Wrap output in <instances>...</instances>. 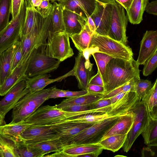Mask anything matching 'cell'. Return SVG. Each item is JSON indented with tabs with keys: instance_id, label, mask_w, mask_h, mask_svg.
Wrapping results in <instances>:
<instances>
[{
	"instance_id": "obj_1",
	"label": "cell",
	"mask_w": 157,
	"mask_h": 157,
	"mask_svg": "<svg viewBox=\"0 0 157 157\" xmlns=\"http://www.w3.org/2000/svg\"><path fill=\"white\" fill-rule=\"evenodd\" d=\"M139 66L134 59L129 61L111 59L106 66L104 74L101 76L105 89L104 94L132 79H140Z\"/></svg>"
},
{
	"instance_id": "obj_2",
	"label": "cell",
	"mask_w": 157,
	"mask_h": 157,
	"mask_svg": "<svg viewBox=\"0 0 157 157\" xmlns=\"http://www.w3.org/2000/svg\"><path fill=\"white\" fill-rule=\"evenodd\" d=\"M85 51L90 56L92 52H97L113 58L128 61L133 59V54L130 47L107 35H101L95 32L92 35L88 48Z\"/></svg>"
},
{
	"instance_id": "obj_3",
	"label": "cell",
	"mask_w": 157,
	"mask_h": 157,
	"mask_svg": "<svg viewBox=\"0 0 157 157\" xmlns=\"http://www.w3.org/2000/svg\"><path fill=\"white\" fill-rule=\"evenodd\" d=\"M55 86L46 89L29 92L17 102L12 109V120L10 124L24 120L29 116L46 100L56 88Z\"/></svg>"
},
{
	"instance_id": "obj_4",
	"label": "cell",
	"mask_w": 157,
	"mask_h": 157,
	"mask_svg": "<svg viewBox=\"0 0 157 157\" xmlns=\"http://www.w3.org/2000/svg\"><path fill=\"white\" fill-rule=\"evenodd\" d=\"M92 113V110L72 112L57 108L56 105H44L39 108L24 120L27 122L39 125H50L69 118Z\"/></svg>"
},
{
	"instance_id": "obj_5",
	"label": "cell",
	"mask_w": 157,
	"mask_h": 157,
	"mask_svg": "<svg viewBox=\"0 0 157 157\" xmlns=\"http://www.w3.org/2000/svg\"><path fill=\"white\" fill-rule=\"evenodd\" d=\"M46 44L35 48L32 52L25 73L26 78L49 74L56 70L61 62L47 56L45 50Z\"/></svg>"
},
{
	"instance_id": "obj_6",
	"label": "cell",
	"mask_w": 157,
	"mask_h": 157,
	"mask_svg": "<svg viewBox=\"0 0 157 157\" xmlns=\"http://www.w3.org/2000/svg\"><path fill=\"white\" fill-rule=\"evenodd\" d=\"M130 112L107 118L94 123L71 139L66 146L96 144L101 140L105 133L120 117Z\"/></svg>"
},
{
	"instance_id": "obj_7",
	"label": "cell",
	"mask_w": 157,
	"mask_h": 157,
	"mask_svg": "<svg viewBox=\"0 0 157 157\" xmlns=\"http://www.w3.org/2000/svg\"><path fill=\"white\" fill-rule=\"evenodd\" d=\"M52 12L44 18L42 23L28 34L20 37L22 59L29 60L32 52L42 44H46L51 24Z\"/></svg>"
},
{
	"instance_id": "obj_8",
	"label": "cell",
	"mask_w": 157,
	"mask_h": 157,
	"mask_svg": "<svg viewBox=\"0 0 157 157\" xmlns=\"http://www.w3.org/2000/svg\"><path fill=\"white\" fill-rule=\"evenodd\" d=\"M70 36L65 31H49L45 48L46 55L61 62L72 56L74 53L71 47Z\"/></svg>"
},
{
	"instance_id": "obj_9",
	"label": "cell",
	"mask_w": 157,
	"mask_h": 157,
	"mask_svg": "<svg viewBox=\"0 0 157 157\" xmlns=\"http://www.w3.org/2000/svg\"><path fill=\"white\" fill-rule=\"evenodd\" d=\"M26 11V0L23 1L18 15L11 20L0 32V53L6 50L19 41Z\"/></svg>"
},
{
	"instance_id": "obj_10",
	"label": "cell",
	"mask_w": 157,
	"mask_h": 157,
	"mask_svg": "<svg viewBox=\"0 0 157 157\" xmlns=\"http://www.w3.org/2000/svg\"><path fill=\"white\" fill-rule=\"evenodd\" d=\"M112 9L110 27L107 36L127 45L126 27L128 20L124 8L115 0H111Z\"/></svg>"
},
{
	"instance_id": "obj_11",
	"label": "cell",
	"mask_w": 157,
	"mask_h": 157,
	"mask_svg": "<svg viewBox=\"0 0 157 157\" xmlns=\"http://www.w3.org/2000/svg\"><path fill=\"white\" fill-rule=\"evenodd\" d=\"M132 111L134 116L133 123L123 147L126 152L129 151L136 139L144 130L148 122L147 114L143 99L139 101Z\"/></svg>"
},
{
	"instance_id": "obj_12",
	"label": "cell",
	"mask_w": 157,
	"mask_h": 157,
	"mask_svg": "<svg viewBox=\"0 0 157 157\" xmlns=\"http://www.w3.org/2000/svg\"><path fill=\"white\" fill-rule=\"evenodd\" d=\"M111 0H97L95 8L90 15L95 26V32L107 35L109 31L111 16Z\"/></svg>"
},
{
	"instance_id": "obj_13",
	"label": "cell",
	"mask_w": 157,
	"mask_h": 157,
	"mask_svg": "<svg viewBox=\"0 0 157 157\" xmlns=\"http://www.w3.org/2000/svg\"><path fill=\"white\" fill-rule=\"evenodd\" d=\"M26 144L49 140L58 139L59 136L50 125L32 124L20 135Z\"/></svg>"
},
{
	"instance_id": "obj_14",
	"label": "cell",
	"mask_w": 157,
	"mask_h": 157,
	"mask_svg": "<svg viewBox=\"0 0 157 157\" xmlns=\"http://www.w3.org/2000/svg\"><path fill=\"white\" fill-rule=\"evenodd\" d=\"M89 57L85 56L82 52H79L75 58L73 67L74 76L78 81V87L82 90H86L89 80L92 77L93 64Z\"/></svg>"
},
{
	"instance_id": "obj_15",
	"label": "cell",
	"mask_w": 157,
	"mask_h": 157,
	"mask_svg": "<svg viewBox=\"0 0 157 157\" xmlns=\"http://www.w3.org/2000/svg\"><path fill=\"white\" fill-rule=\"evenodd\" d=\"M30 92L23 80L13 86L0 101V115L4 119L6 114L17 104L19 101Z\"/></svg>"
},
{
	"instance_id": "obj_16",
	"label": "cell",
	"mask_w": 157,
	"mask_h": 157,
	"mask_svg": "<svg viewBox=\"0 0 157 157\" xmlns=\"http://www.w3.org/2000/svg\"><path fill=\"white\" fill-rule=\"evenodd\" d=\"M94 123L63 122L50 125L59 136L58 140L64 147L71 139Z\"/></svg>"
},
{
	"instance_id": "obj_17",
	"label": "cell",
	"mask_w": 157,
	"mask_h": 157,
	"mask_svg": "<svg viewBox=\"0 0 157 157\" xmlns=\"http://www.w3.org/2000/svg\"><path fill=\"white\" fill-rule=\"evenodd\" d=\"M157 51V31L147 30L140 42V49L136 60L139 65L145 62Z\"/></svg>"
},
{
	"instance_id": "obj_18",
	"label": "cell",
	"mask_w": 157,
	"mask_h": 157,
	"mask_svg": "<svg viewBox=\"0 0 157 157\" xmlns=\"http://www.w3.org/2000/svg\"><path fill=\"white\" fill-rule=\"evenodd\" d=\"M63 9H66L87 19L93 12L97 0H63L58 2Z\"/></svg>"
},
{
	"instance_id": "obj_19",
	"label": "cell",
	"mask_w": 157,
	"mask_h": 157,
	"mask_svg": "<svg viewBox=\"0 0 157 157\" xmlns=\"http://www.w3.org/2000/svg\"><path fill=\"white\" fill-rule=\"evenodd\" d=\"M74 76V72L73 68L65 74L55 78H50L51 76L49 73L27 78L25 81L26 86L30 92H33L42 90L52 83L61 82L68 77Z\"/></svg>"
},
{
	"instance_id": "obj_20",
	"label": "cell",
	"mask_w": 157,
	"mask_h": 157,
	"mask_svg": "<svg viewBox=\"0 0 157 157\" xmlns=\"http://www.w3.org/2000/svg\"><path fill=\"white\" fill-rule=\"evenodd\" d=\"M63 13L65 32L70 37L80 33L86 25L87 19L66 9H63Z\"/></svg>"
},
{
	"instance_id": "obj_21",
	"label": "cell",
	"mask_w": 157,
	"mask_h": 157,
	"mask_svg": "<svg viewBox=\"0 0 157 157\" xmlns=\"http://www.w3.org/2000/svg\"><path fill=\"white\" fill-rule=\"evenodd\" d=\"M20 44V41H18L8 49L0 53V86L11 73L13 59Z\"/></svg>"
},
{
	"instance_id": "obj_22",
	"label": "cell",
	"mask_w": 157,
	"mask_h": 157,
	"mask_svg": "<svg viewBox=\"0 0 157 157\" xmlns=\"http://www.w3.org/2000/svg\"><path fill=\"white\" fill-rule=\"evenodd\" d=\"M43 19L33 6L31 0H26L25 18L21 28L20 36L30 32L42 23Z\"/></svg>"
},
{
	"instance_id": "obj_23",
	"label": "cell",
	"mask_w": 157,
	"mask_h": 157,
	"mask_svg": "<svg viewBox=\"0 0 157 157\" xmlns=\"http://www.w3.org/2000/svg\"><path fill=\"white\" fill-rule=\"evenodd\" d=\"M29 60H24L11 72L3 83L0 86V96H4L13 86L26 78L25 76Z\"/></svg>"
},
{
	"instance_id": "obj_24",
	"label": "cell",
	"mask_w": 157,
	"mask_h": 157,
	"mask_svg": "<svg viewBox=\"0 0 157 157\" xmlns=\"http://www.w3.org/2000/svg\"><path fill=\"white\" fill-rule=\"evenodd\" d=\"M103 149L97 144H77L66 146L60 152L63 157H77L88 153H94L98 156Z\"/></svg>"
},
{
	"instance_id": "obj_25",
	"label": "cell",
	"mask_w": 157,
	"mask_h": 157,
	"mask_svg": "<svg viewBox=\"0 0 157 157\" xmlns=\"http://www.w3.org/2000/svg\"><path fill=\"white\" fill-rule=\"evenodd\" d=\"M134 118V114L132 110L129 113L121 116L105 133L101 140L111 136L127 134L132 127Z\"/></svg>"
},
{
	"instance_id": "obj_26",
	"label": "cell",
	"mask_w": 157,
	"mask_h": 157,
	"mask_svg": "<svg viewBox=\"0 0 157 157\" xmlns=\"http://www.w3.org/2000/svg\"><path fill=\"white\" fill-rule=\"evenodd\" d=\"M149 0H133L126 11L128 21L132 24H140L143 20V13Z\"/></svg>"
},
{
	"instance_id": "obj_27",
	"label": "cell",
	"mask_w": 157,
	"mask_h": 157,
	"mask_svg": "<svg viewBox=\"0 0 157 157\" xmlns=\"http://www.w3.org/2000/svg\"><path fill=\"white\" fill-rule=\"evenodd\" d=\"M145 104V103H144ZM148 115V122L145 128L141 134L144 143L149 146L157 145V118H154L150 115L145 105Z\"/></svg>"
},
{
	"instance_id": "obj_28",
	"label": "cell",
	"mask_w": 157,
	"mask_h": 157,
	"mask_svg": "<svg viewBox=\"0 0 157 157\" xmlns=\"http://www.w3.org/2000/svg\"><path fill=\"white\" fill-rule=\"evenodd\" d=\"M103 94L88 93L86 94L75 97L69 98L63 100L59 104L56 105V107L61 109L64 107L73 105H89L102 98Z\"/></svg>"
},
{
	"instance_id": "obj_29",
	"label": "cell",
	"mask_w": 157,
	"mask_h": 157,
	"mask_svg": "<svg viewBox=\"0 0 157 157\" xmlns=\"http://www.w3.org/2000/svg\"><path fill=\"white\" fill-rule=\"evenodd\" d=\"M32 124L24 120L12 124H5L0 126V133L10 136L18 141L21 140L20 138L21 134Z\"/></svg>"
},
{
	"instance_id": "obj_30",
	"label": "cell",
	"mask_w": 157,
	"mask_h": 157,
	"mask_svg": "<svg viewBox=\"0 0 157 157\" xmlns=\"http://www.w3.org/2000/svg\"><path fill=\"white\" fill-rule=\"evenodd\" d=\"M127 134L111 136L101 140L96 144L103 149L113 152L118 151L123 146Z\"/></svg>"
},
{
	"instance_id": "obj_31",
	"label": "cell",
	"mask_w": 157,
	"mask_h": 157,
	"mask_svg": "<svg viewBox=\"0 0 157 157\" xmlns=\"http://www.w3.org/2000/svg\"><path fill=\"white\" fill-rule=\"evenodd\" d=\"M52 3L53 9L49 31L52 32L65 31L63 9L56 1Z\"/></svg>"
},
{
	"instance_id": "obj_32",
	"label": "cell",
	"mask_w": 157,
	"mask_h": 157,
	"mask_svg": "<svg viewBox=\"0 0 157 157\" xmlns=\"http://www.w3.org/2000/svg\"><path fill=\"white\" fill-rule=\"evenodd\" d=\"M93 33L86 23L80 33L72 35L70 37L79 52H82L88 48Z\"/></svg>"
},
{
	"instance_id": "obj_33",
	"label": "cell",
	"mask_w": 157,
	"mask_h": 157,
	"mask_svg": "<svg viewBox=\"0 0 157 157\" xmlns=\"http://www.w3.org/2000/svg\"><path fill=\"white\" fill-rule=\"evenodd\" d=\"M27 144L36 149L42 157L51 152L60 151L63 148L58 139L44 140Z\"/></svg>"
},
{
	"instance_id": "obj_34",
	"label": "cell",
	"mask_w": 157,
	"mask_h": 157,
	"mask_svg": "<svg viewBox=\"0 0 157 157\" xmlns=\"http://www.w3.org/2000/svg\"><path fill=\"white\" fill-rule=\"evenodd\" d=\"M150 115L157 118V79L151 84L145 97L143 99Z\"/></svg>"
},
{
	"instance_id": "obj_35",
	"label": "cell",
	"mask_w": 157,
	"mask_h": 157,
	"mask_svg": "<svg viewBox=\"0 0 157 157\" xmlns=\"http://www.w3.org/2000/svg\"><path fill=\"white\" fill-rule=\"evenodd\" d=\"M17 141L10 136L0 133V148L2 157H15L14 149Z\"/></svg>"
},
{
	"instance_id": "obj_36",
	"label": "cell",
	"mask_w": 157,
	"mask_h": 157,
	"mask_svg": "<svg viewBox=\"0 0 157 157\" xmlns=\"http://www.w3.org/2000/svg\"><path fill=\"white\" fill-rule=\"evenodd\" d=\"M14 153L15 157H42L36 149L29 145L22 140L17 141Z\"/></svg>"
},
{
	"instance_id": "obj_37",
	"label": "cell",
	"mask_w": 157,
	"mask_h": 157,
	"mask_svg": "<svg viewBox=\"0 0 157 157\" xmlns=\"http://www.w3.org/2000/svg\"><path fill=\"white\" fill-rule=\"evenodd\" d=\"M11 0H0V32L9 22L11 11Z\"/></svg>"
},
{
	"instance_id": "obj_38",
	"label": "cell",
	"mask_w": 157,
	"mask_h": 157,
	"mask_svg": "<svg viewBox=\"0 0 157 157\" xmlns=\"http://www.w3.org/2000/svg\"><path fill=\"white\" fill-rule=\"evenodd\" d=\"M93 56L98 67V71L102 76L105 73L106 66L109 61L113 58L105 53L95 52L91 55Z\"/></svg>"
},
{
	"instance_id": "obj_39",
	"label": "cell",
	"mask_w": 157,
	"mask_h": 157,
	"mask_svg": "<svg viewBox=\"0 0 157 157\" xmlns=\"http://www.w3.org/2000/svg\"><path fill=\"white\" fill-rule=\"evenodd\" d=\"M140 79L136 78L131 79L125 84L103 95L102 98H110L121 93L130 91L134 92L135 83Z\"/></svg>"
},
{
	"instance_id": "obj_40",
	"label": "cell",
	"mask_w": 157,
	"mask_h": 157,
	"mask_svg": "<svg viewBox=\"0 0 157 157\" xmlns=\"http://www.w3.org/2000/svg\"><path fill=\"white\" fill-rule=\"evenodd\" d=\"M152 83L148 80L141 79L136 81L134 85V92L140 100L146 96L150 88Z\"/></svg>"
},
{
	"instance_id": "obj_41",
	"label": "cell",
	"mask_w": 157,
	"mask_h": 157,
	"mask_svg": "<svg viewBox=\"0 0 157 157\" xmlns=\"http://www.w3.org/2000/svg\"><path fill=\"white\" fill-rule=\"evenodd\" d=\"M157 67V51L149 58L144 64L143 74L144 76L151 75Z\"/></svg>"
},
{
	"instance_id": "obj_42",
	"label": "cell",
	"mask_w": 157,
	"mask_h": 157,
	"mask_svg": "<svg viewBox=\"0 0 157 157\" xmlns=\"http://www.w3.org/2000/svg\"><path fill=\"white\" fill-rule=\"evenodd\" d=\"M53 5L48 0H43L40 6L36 8L37 11L44 18L48 17L52 12Z\"/></svg>"
},
{
	"instance_id": "obj_43",
	"label": "cell",
	"mask_w": 157,
	"mask_h": 157,
	"mask_svg": "<svg viewBox=\"0 0 157 157\" xmlns=\"http://www.w3.org/2000/svg\"><path fill=\"white\" fill-rule=\"evenodd\" d=\"M89 105H73L64 107L60 109L63 111L72 112H79L90 110Z\"/></svg>"
},
{
	"instance_id": "obj_44",
	"label": "cell",
	"mask_w": 157,
	"mask_h": 157,
	"mask_svg": "<svg viewBox=\"0 0 157 157\" xmlns=\"http://www.w3.org/2000/svg\"><path fill=\"white\" fill-rule=\"evenodd\" d=\"M111 104L109 98H101L89 105L90 110L101 108Z\"/></svg>"
},
{
	"instance_id": "obj_45",
	"label": "cell",
	"mask_w": 157,
	"mask_h": 157,
	"mask_svg": "<svg viewBox=\"0 0 157 157\" xmlns=\"http://www.w3.org/2000/svg\"><path fill=\"white\" fill-rule=\"evenodd\" d=\"M24 0H11L12 19L14 20L18 15L21 4Z\"/></svg>"
},
{
	"instance_id": "obj_46",
	"label": "cell",
	"mask_w": 157,
	"mask_h": 157,
	"mask_svg": "<svg viewBox=\"0 0 157 157\" xmlns=\"http://www.w3.org/2000/svg\"><path fill=\"white\" fill-rule=\"evenodd\" d=\"M22 54L21 43L16 52L12 61L11 72L21 63L22 59Z\"/></svg>"
},
{
	"instance_id": "obj_47",
	"label": "cell",
	"mask_w": 157,
	"mask_h": 157,
	"mask_svg": "<svg viewBox=\"0 0 157 157\" xmlns=\"http://www.w3.org/2000/svg\"><path fill=\"white\" fill-rule=\"evenodd\" d=\"M87 90L89 93L103 95L105 92L104 86L94 85H88Z\"/></svg>"
},
{
	"instance_id": "obj_48",
	"label": "cell",
	"mask_w": 157,
	"mask_h": 157,
	"mask_svg": "<svg viewBox=\"0 0 157 157\" xmlns=\"http://www.w3.org/2000/svg\"><path fill=\"white\" fill-rule=\"evenodd\" d=\"M145 11L148 13L154 15H157V0H154L148 2L145 9Z\"/></svg>"
},
{
	"instance_id": "obj_49",
	"label": "cell",
	"mask_w": 157,
	"mask_h": 157,
	"mask_svg": "<svg viewBox=\"0 0 157 157\" xmlns=\"http://www.w3.org/2000/svg\"><path fill=\"white\" fill-rule=\"evenodd\" d=\"M88 85H94L104 86L101 75L98 71L95 75L92 76L89 82Z\"/></svg>"
},
{
	"instance_id": "obj_50",
	"label": "cell",
	"mask_w": 157,
	"mask_h": 157,
	"mask_svg": "<svg viewBox=\"0 0 157 157\" xmlns=\"http://www.w3.org/2000/svg\"><path fill=\"white\" fill-rule=\"evenodd\" d=\"M88 93V91L86 90H82L78 91H72L64 90L65 97L67 98L79 97L86 94Z\"/></svg>"
},
{
	"instance_id": "obj_51",
	"label": "cell",
	"mask_w": 157,
	"mask_h": 157,
	"mask_svg": "<svg viewBox=\"0 0 157 157\" xmlns=\"http://www.w3.org/2000/svg\"><path fill=\"white\" fill-rule=\"evenodd\" d=\"M65 97L64 90L55 88L49 97V99Z\"/></svg>"
},
{
	"instance_id": "obj_52",
	"label": "cell",
	"mask_w": 157,
	"mask_h": 157,
	"mask_svg": "<svg viewBox=\"0 0 157 157\" xmlns=\"http://www.w3.org/2000/svg\"><path fill=\"white\" fill-rule=\"evenodd\" d=\"M127 11L130 6L133 0H115Z\"/></svg>"
},
{
	"instance_id": "obj_53",
	"label": "cell",
	"mask_w": 157,
	"mask_h": 157,
	"mask_svg": "<svg viewBox=\"0 0 157 157\" xmlns=\"http://www.w3.org/2000/svg\"><path fill=\"white\" fill-rule=\"evenodd\" d=\"M87 24L91 32L94 33L95 31V26L94 22L90 16L87 17Z\"/></svg>"
},
{
	"instance_id": "obj_54",
	"label": "cell",
	"mask_w": 157,
	"mask_h": 157,
	"mask_svg": "<svg viewBox=\"0 0 157 157\" xmlns=\"http://www.w3.org/2000/svg\"><path fill=\"white\" fill-rule=\"evenodd\" d=\"M128 92L121 93L110 98L111 104L113 103L124 97Z\"/></svg>"
},
{
	"instance_id": "obj_55",
	"label": "cell",
	"mask_w": 157,
	"mask_h": 157,
	"mask_svg": "<svg viewBox=\"0 0 157 157\" xmlns=\"http://www.w3.org/2000/svg\"><path fill=\"white\" fill-rule=\"evenodd\" d=\"M43 0H31L33 6L36 8L39 7Z\"/></svg>"
},
{
	"instance_id": "obj_56",
	"label": "cell",
	"mask_w": 157,
	"mask_h": 157,
	"mask_svg": "<svg viewBox=\"0 0 157 157\" xmlns=\"http://www.w3.org/2000/svg\"><path fill=\"white\" fill-rule=\"evenodd\" d=\"M4 120L2 117L0 115V126L5 124V123H4Z\"/></svg>"
},
{
	"instance_id": "obj_57",
	"label": "cell",
	"mask_w": 157,
	"mask_h": 157,
	"mask_svg": "<svg viewBox=\"0 0 157 157\" xmlns=\"http://www.w3.org/2000/svg\"><path fill=\"white\" fill-rule=\"evenodd\" d=\"M48 0L49 1H50L52 3L53 2H55V1H58V2L59 1H62L63 0Z\"/></svg>"
},
{
	"instance_id": "obj_58",
	"label": "cell",
	"mask_w": 157,
	"mask_h": 157,
	"mask_svg": "<svg viewBox=\"0 0 157 157\" xmlns=\"http://www.w3.org/2000/svg\"><path fill=\"white\" fill-rule=\"evenodd\" d=\"M118 156H120V157H121V156H122V157H125V156H124V155H116L115 156V157H118Z\"/></svg>"
},
{
	"instance_id": "obj_59",
	"label": "cell",
	"mask_w": 157,
	"mask_h": 157,
	"mask_svg": "<svg viewBox=\"0 0 157 157\" xmlns=\"http://www.w3.org/2000/svg\"><path fill=\"white\" fill-rule=\"evenodd\" d=\"M0 155H1V150H0ZM1 157H2V156H1Z\"/></svg>"
},
{
	"instance_id": "obj_60",
	"label": "cell",
	"mask_w": 157,
	"mask_h": 157,
	"mask_svg": "<svg viewBox=\"0 0 157 157\" xmlns=\"http://www.w3.org/2000/svg\"><path fill=\"white\" fill-rule=\"evenodd\" d=\"M0 157H1V155H0Z\"/></svg>"
}]
</instances>
